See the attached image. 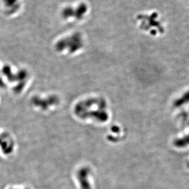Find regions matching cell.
Instances as JSON below:
<instances>
[{
  "label": "cell",
  "mask_w": 189,
  "mask_h": 189,
  "mask_svg": "<svg viewBox=\"0 0 189 189\" xmlns=\"http://www.w3.org/2000/svg\"><path fill=\"white\" fill-rule=\"evenodd\" d=\"M87 6L82 3L76 7H67L63 12V16L66 18H73L77 20H81L87 12Z\"/></svg>",
  "instance_id": "3957f363"
},
{
  "label": "cell",
  "mask_w": 189,
  "mask_h": 189,
  "mask_svg": "<svg viewBox=\"0 0 189 189\" xmlns=\"http://www.w3.org/2000/svg\"><path fill=\"white\" fill-rule=\"evenodd\" d=\"M1 149L2 150L3 152L5 150V149L7 148L8 147V142L6 141H2L1 144Z\"/></svg>",
  "instance_id": "8992f818"
},
{
  "label": "cell",
  "mask_w": 189,
  "mask_h": 189,
  "mask_svg": "<svg viewBox=\"0 0 189 189\" xmlns=\"http://www.w3.org/2000/svg\"><path fill=\"white\" fill-rule=\"evenodd\" d=\"M84 45L83 39L79 33H75L60 40L56 47L59 51L67 50L69 53H75L81 50Z\"/></svg>",
  "instance_id": "7a4b0ae2"
},
{
  "label": "cell",
  "mask_w": 189,
  "mask_h": 189,
  "mask_svg": "<svg viewBox=\"0 0 189 189\" xmlns=\"http://www.w3.org/2000/svg\"><path fill=\"white\" fill-rule=\"evenodd\" d=\"M2 140L0 139V146H1V143H2Z\"/></svg>",
  "instance_id": "52a82bcc"
},
{
  "label": "cell",
  "mask_w": 189,
  "mask_h": 189,
  "mask_svg": "<svg viewBox=\"0 0 189 189\" xmlns=\"http://www.w3.org/2000/svg\"><path fill=\"white\" fill-rule=\"evenodd\" d=\"M3 1L4 7L8 10V12H15L20 6V0H3Z\"/></svg>",
  "instance_id": "277c9868"
},
{
  "label": "cell",
  "mask_w": 189,
  "mask_h": 189,
  "mask_svg": "<svg viewBox=\"0 0 189 189\" xmlns=\"http://www.w3.org/2000/svg\"><path fill=\"white\" fill-rule=\"evenodd\" d=\"M75 113L80 117H93L99 120H105L108 118L107 105L102 98H91L82 101L76 104Z\"/></svg>",
  "instance_id": "6da1fadb"
},
{
  "label": "cell",
  "mask_w": 189,
  "mask_h": 189,
  "mask_svg": "<svg viewBox=\"0 0 189 189\" xmlns=\"http://www.w3.org/2000/svg\"><path fill=\"white\" fill-rule=\"evenodd\" d=\"M13 150V144L11 143L10 145L8 146L7 148L3 151V153L5 154H11Z\"/></svg>",
  "instance_id": "5b68a950"
}]
</instances>
